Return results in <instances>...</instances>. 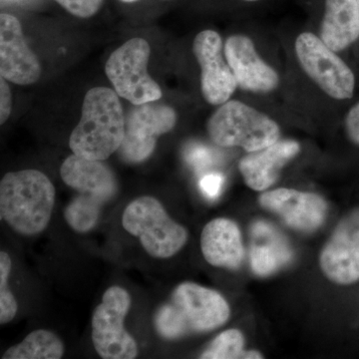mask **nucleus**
Instances as JSON below:
<instances>
[{
	"instance_id": "obj_1",
	"label": "nucleus",
	"mask_w": 359,
	"mask_h": 359,
	"mask_svg": "<svg viewBox=\"0 0 359 359\" xmlns=\"http://www.w3.org/2000/svg\"><path fill=\"white\" fill-rule=\"evenodd\" d=\"M230 306L223 295L198 283L179 285L166 304L156 311V332L164 339H182L211 332L230 318Z\"/></svg>"
},
{
	"instance_id": "obj_2",
	"label": "nucleus",
	"mask_w": 359,
	"mask_h": 359,
	"mask_svg": "<svg viewBox=\"0 0 359 359\" xmlns=\"http://www.w3.org/2000/svg\"><path fill=\"white\" fill-rule=\"evenodd\" d=\"M113 90L96 87L85 95L81 119L70 135L73 154L105 161L121 147L125 120L119 97Z\"/></svg>"
},
{
	"instance_id": "obj_3",
	"label": "nucleus",
	"mask_w": 359,
	"mask_h": 359,
	"mask_svg": "<svg viewBox=\"0 0 359 359\" xmlns=\"http://www.w3.org/2000/svg\"><path fill=\"white\" fill-rule=\"evenodd\" d=\"M55 195L53 184L39 170L11 172L0 182V217L20 235H39L50 223Z\"/></svg>"
},
{
	"instance_id": "obj_4",
	"label": "nucleus",
	"mask_w": 359,
	"mask_h": 359,
	"mask_svg": "<svg viewBox=\"0 0 359 359\" xmlns=\"http://www.w3.org/2000/svg\"><path fill=\"white\" fill-rule=\"evenodd\" d=\"M60 176L66 185L79 194L66 207V214L80 223H98L103 205L117 194V180L112 170L102 161L73 154L61 165Z\"/></svg>"
},
{
	"instance_id": "obj_5",
	"label": "nucleus",
	"mask_w": 359,
	"mask_h": 359,
	"mask_svg": "<svg viewBox=\"0 0 359 359\" xmlns=\"http://www.w3.org/2000/svg\"><path fill=\"white\" fill-rule=\"evenodd\" d=\"M208 133L219 147H241L250 153L280 140V129L264 113L241 101L229 100L210 118Z\"/></svg>"
},
{
	"instance_id": "obj_6",
	"label": "nucleus",
	"mask_w": 359,
	"mask_h": 359,
	"mask_svg": "<svg viewBox=\"0 0 359 359\" xmlns=\"http://www.w3.org/2000/svg\"><path fill=\"white\" fill-rule=\"evenodd\" d=\"M122 224L156 259L175 256L189 238L186 229L170 218L159 201L151 196L132 201L123 212Z\"/></svg>"
},
{
	"instance_id": "obj_7",
	"label": "nucleus",
	"mask_w": 359,
	"mask_h": 359,
	"mask_svg": "<svg viewBox=\"0 0 359 359\" xmlns=\"http://www.w3.org/2000/svg\"><path fill=\"white\" fill-rule=\"evenodd\" d=\"M150 53L148 42L137 37L116 49L106 62V75L116 93L133 105L155 102L163 95L148 73Z\"/></svg>"
},
{
	"instance_id": "obj_8",
	"label": "nucleus",
	"mask_w": 359,
	"mask_h": 359,
	"mask_svg": "<svg viewBox=\"0 0 359 359\" xmlns=\"http://www.w3.org/2000/svg\"><path fill=\"white\" fill-rule=\"evenodd\" d=\"M131 306L126 290L114 285L106 290L102 302L92 316V342L96 353L104 359H133L138 346L124 327Z\"/></svg>"
},
{
	"instance_id": "obj_9",
	"label": "nucleus",
	"mask_w": 359,
	"mask_h": 359,
	"mask_svg": "<svg viewBox=\"0 0 359 359\" xmlns=\"http://www.w3.org/2000/svg\"><path fill=\"white\" fill-rule=\"evenodd\" d=\"M294 49L302 70L321 91L337 100L353 98L355 89L353 70L320 36L302 32L295 40Z\"/></svg>"
},
{
	"instance_id": "obj_10",
	"label": "nucleus",
	"mask_w": 359,
	"mask_h": 359,
	"mask_svg": "<svg viewBox=\"0 0 359 359\" xmlns=\"http://www.w3.org/2000/svg\"><path fill=\"white\" fill-rule=\"evenodd\" d=\"M155 102L134 105L127 116L124 140L118 150L125 162L139 164L147 160L161 135L174 129L177 114L173 108Z\"/></svg>"
},
{
	"instance_id": "obj_11",
	"label": "nucleus",
	"mask_w": 359,
	"mask_h": 359,
	"mask_svg": "<svg viewBox=\"0 0 359 359\" xmlns=\"http://www.w3.org/2000/svg\"><path fill=\"white\" fill-rule=\"evenodd\" d=\"M193 52L199 63L203 97L211 105L230 100L238 83L224 55V45L218 32L204 30L196 36Z\"/></svg>"
},
{
	"instance_id": "obj_12",
	"label": "nucleus",
	"mask_w": 359,
	"mask_h": 359,
	"mask_svg": "<svg viewBox=\"0 0 359 359\" xmlns=\"http://www.w3.org/2000/svg\"><path fill=\"white\" fill-rule=\"evenodd\" d=\"M328 280L347 285L359 280V208L337 224L320 257Z\"/></svg>"
},
{
	"instance_id": "obj_13",
	"label": "nucleus",
	"mask_w": 359,
	"mask_h": 359,
	"mask_svg": "<svg viewBox=\"0 0 359 359\" xmlns=\"http://www.w3.org/2000/svg\"><path fill=\"white\" fill-rule=\"evenodd\" d=\"M259 204L275 212L294 230L313 233L325 223L327 204L320 195L292 189H276L262 194Z\"/></svg>"
},
{
	"instance_id": "obj_14",
	"label": "nucleus",
	"mask_w": 359,
	"mask_h": 359,
	"mask_svg": "<svg viewBox=\"0 0 359 359\" xmlns=\"http://www.w3.org/2000/svg\"><path fill=\"white\" fill-rule=\"evenodd\" d=\"M0 73L18 85L35 83L41 75L39 58L26 43L20 21L7 13L0 15Z\"/></svg>"
},
{
	"instance_id": "obj_15",
	"label": "nucleus",
	"mask_w": 359,
	"mask_h": 359,
	"mask_svg": "<svg viewBox=\"0 0 359 359\" xmlns=\"http://www.w3.org/2000/svg\"><path fill=\"white\" fill-rule=\"evenodd\" d=\"M224 55L241 89L252 93H269L278 88V72L264 62L250 37L231 35L224 43Z\"/></svg>"
},
{
	"instance_id": "obj_16",
	"label": "nucleus",
	"mask_w": 359,
	"mask_h": 359,
	"mask_svg": "<svg viewBox=\"0 0 359 359\" xmlns=\"http://www.w3.org/2000/svg\"><path fill=\"white\" fill-rule=\"evenodd\" d=\"M301 146L292 140L278 141L269 147L250 152L238 164L248 187L264 191L278 181L283 168L299 154Z\"/></svg>"
},
{
	"instance_id": "obj_17",
	"label": "nucleus",
	"mask_w": 359,
	"mask_h": 359,
	"mask_svg": "<svg viewBox=\"0 0 359 359\" xmlns=\"http://www.w3.org/2000/svg\"><path fill=\"white\" fill-rule=\"evenodd\" d=\"M201 249L205 261L217 268L237 269L244 261L242 233L231 219H215L205 224Z\"/></svg>"
},
{
	"instance_id": "obj_18",
	"label": "nucleus",
	"mask_w": 359,
	"mask_h": 359,
	"mask_svg": "<svg viewBox=\"0 0 359 359\" xmlns=\"http://www.w3.org/2000/svg\"><path fill=\"white\" fill-rule=\"evenodd\" d=\"M320 39L334 52L346 50L359 39L356 0H323Z\"/></svg>"
},
{
	"instance_id": "obj_19",
	"label": "nucleus",
	"mask_w": 359,
	"mask_h": 359,
	"mask_svg": "<svg viewBox=\"0 0 359 359\" xmlns=\"http://www.w3.org/2000/svg\"><path fill=\"white\" fill-rule=\"evenodd\" d=\"M250 263L256 275H271L292 261L289 244L271 224L256 222L250 228Z\"/></svg>"
},
{
	"instance_id": "obj_20",
	"label": "nucleus",
	"mask_w": 359,
	"mask_h": 359,
	"mask_svg": "<svg viewBox=\"0 0 359 359\" xmlns=\"http://www.w3.org/2000/svg\"><path fill=\"white\" fill-rule=\"evenodd\" d=\"M65 344L54 332L39 330L27 335L23 341L7 349L2 359H60Z\"/></svg>"
},
{
	"instance_id": "obj_21",
	"label": "nucleus",
	"mask_w": 359,
	"mask_h": 359,
	"mask_svg": "<svg viewBox=\"0 0 359 359\" xmlns=\"http://www.w3.org/2000/svg\"><path fill=\"white\" fill-rule=\"evenodd\" d=\"M245 339L238 330H229L216 337L200 358L237 359L244 358Z\"/></svg>"
},
{
	"instance_id": "obj_22",
	"label": "nucleus",
	"mask_w": 359,
	"mask_h": 359,
	"mask_svg": "<svg viewBox=\"0 0 359 359\" xmlns=\"http://www.w3.org/2000/svg\"><path fill=\"white\" fill-rule=\"evenodd\" d=\"M13 269V262L6 252H0V323L6 325L18 313V302L8 289V278Z\"/></svg>"
},
{
	"instance_id": "obj_23",
	"label": "nucleus",
	"mask_w": 359,
	"mask_h": 359,
	"mask_svg": "<svg viewBox=\"0 0 359 359\" xmlns=\"http://www.w3.org/2000/svg\"><path fill=\"white\" fill-rule=\"evenodd\" d=\"M66 11L79 18L95 15L102 6L103 0H55Z\"/></svg>"
},
{
	"instance_id": "obj_24",
	"label": "nucleus",
	"mask_w": 359,
	"mask_h": 359,
	"mask_svg": "<svg viewBox=\"0 0 359 359\" xmlns=\"http://www.w3.org/2000/svg\"><path fill=\"white\" fill-rule=\"evenodd\" d=\"M186 159L191 166L201 170L212 166L216 162L217 155L212 149L195 144L187 149Z\"/></svg>"
},
{
	"instance_id": "obj_25",
	"label": "nucleus",
	"mask_w": 359,
	"mask_h": 359,
	"mask_svg": "<svg viewBox=\"0 0 359 359\" xmlns=\"http://www.w3.org/2000/svg\"><path fill=\"white\" fill-rule=\"evenodd\" d=\"M224 178L219 173L205 175L200 181V188L205 197L214 200L218 198L223 188Z\"/></svg>"
},
{
	"instance_id": "obj_26",
	"label": "nucleus",
	"mask_w": 359,
	"mask_h": 359,
	"mask_svg": "<svg viewBox=\"0 0 359 359\" xmlns=\"http://www.w3.org/2000/svg\"><path fill=\"white\" fill-rule=\"evenodd\" d=\"M344 124L349 140L359 146V102L348 111Z\"/></svg>"
},
{
	"instance_id": "obj_27",
	"label": "nucleus",
	"mask_w": 359,
	"mask_h": 359,
	"mask_svg": "<svg viewBox=\"0 0 359 359\" xmlns=\"http://www.w3.org/2000/svg\"><path fill=\"white\" fill-rule=\"evenodd\" d=\"M11 91L6 78L0 79V123L4 124L11 113Z\"/></svg>"
},
{
	"instance_id": "obj_28",
	"label": "nucleus",
	"mask_w": 359,
	"mask_h": 359,
	"mask_svg": "<svg viewBox=\"0 0 359 359\" xmlns=\"http://www.w3.org/2000/svg\"><path fill=\"white\" fill-rule=\"evenodd\" d=\"M240 1L245 2V4H257V2L263 1V0H240Z\"/></svg>"
},
{
	"instance_id": "obj_29",
	"label": "nucleus",
	"mask_w": 359,
	"mask_h": 359,
	"mask_svg": "<svg viewBox=\"0 0 359 359\" xmlns=\"http://www.w3.org/2000/svg\"><path fill=\"white\" fill-rule=\"evenodd\" d=\"M120 1L125 2V4H132V2H136L138 0H120Z\"/></svg>"
},
{
	"instance_id": "obj_30",
	"label": "nucleus",
	"mask_w": 359,
	"mask_h": 359,
	"mask_svg": "<svg viewBox=\"0 0 359 359\" xmlns=\"http://www.w3.org/2000/svg\"><path fill=\"white\" fill-rule=\"evenodd\" d=\"M356 2H358V14H359V0H356Z\"/></svg>"
}]
</instances>
